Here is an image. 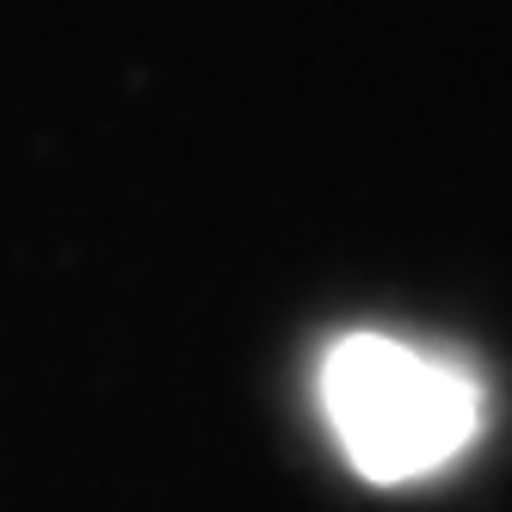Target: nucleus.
Wrapping results in <instances>:
<instances>
[{
	"instance_id": "obj_1",
	"label": "nucleus",
	"mask_w": 512,
	"mask_h": 512,
	"mask_svg": "<svg viewBox=\"0 0 512 512\" xmlns=\"http://www.w3.org/2000/svg\"><path fill=\"white\" fill-rule=\"evenodd\" d=\"M321 408L346 463L383 488L445 469L482 426V395L451 358L414 352L389 334H352L327 352Z\"/></svg>"
}]
</instances>
